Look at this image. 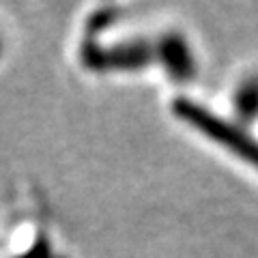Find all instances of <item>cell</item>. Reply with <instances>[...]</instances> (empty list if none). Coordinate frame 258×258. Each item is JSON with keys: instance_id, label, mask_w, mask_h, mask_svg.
<instances>
[{"instance_id": "8992f818", "label": "cell", "mask_w": 258, "mask_h": 258, "mask_svg": "<svg viewBox=\"0 0 258 258\" xmlns=\"http://www.w3.org/2000/svg\"><path fill=\"white\" fill-rule=\"evenodd\" d=\"M116 20V11L114 9H103V11H97L93 18H91V30H99V28H106V26H110L112 22Z\"/></svg>"}, {"instance_id": "277c9868", "label": "cell", "mask_w": 258, "mask_h": 258, "mask_svg": "<svg viewBox=\"0 0 258 258\" xmlns=\"http://www.w3.org/2000/svg\"><path fill=\"white\" fill-rule=\"evenodd\" d=\"M232 106H235V114L243 123H252L254 118H258V76H249L237 86Z\"/></svg>"}, {"instance_id": "7a4b0ae2", "label": "cell", "mask_w": 258, "mask_h": 258, "mask_svg": "<svg viewBox=\"0 0 258 258\" xmlns=\"http://www.w3.org/2000/svg\"><path fill=\"white\" fill-rule=\"evenodd\" d=\"M80 58L91 71H142L155 60V45L144 39L114 45H99L88 39L82 43Z\"/></svg>"}, {"instance_id": "5b68a950", "label": "cell", "mask_w": 258, "mask_h": 258, "mask_svg": "<svg viewBox=\"0 0 258 258\" xmlns=\"http://www.w3.org/2000/svg\"><path fill=\"white\" fill-rule=\"evenodd\" d=\"M18 258H52V247H50V243H47L45 237H39L28 252H24Z\"/></svg>"}, {"instance_id": "3957f363", "label": "cell", "mask_w": 258, "mask_h": 258, "mask_svg": "<svg viewBox=\"0 0 258 258\" xmlns=\"http://www.w3.org/2000/svg\"><path fill=\"white\" fill-rule=\"evenodd\" d=\"M155 58L176 82H189L196 76V60L191 47L181 32H166L164 37H159L155 45Z\"/></svg>"}, {"instance_id": "6da1fadb", "label": "cell", "mask_w": 258, "mask_h": 258, "mask_svg": "<svg viewBox=\"0 0 258 258\" xmlns=\"http://www.w3.org/2000/svg\"><path fill=\"white\" fill-rule=\"evenodd\" d=\"M172 112L181 120H185L187 125H191L196 132L207 136L209 140L217 142L220 147L228 149L230 153H235L237 157H241L243 161H247V164L258 168V142L241 127L228 123V120H224L222 116L213 114L211 110L203 108L200 103L191 101V99H185V97L174 99Z\"/></svg>"}, {"instance_id": "52a82bcc", "label": "cell", "mask_w": 258, "mask_h": 258, "mask_svg": "<svg viewBox=\"0 0 258 258\" xmlns=\"http://www.w3.org/2000/svg\"><path fill=\"white\" fill-rule=\"evenodd\" d=\"M0 54H3V45H0Z\"/></svg>"}]
</instances>
